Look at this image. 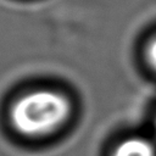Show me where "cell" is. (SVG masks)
<instances>
[{
	"label": "cell",
	"instance_id": "cell-1",
	"mask_svg": "<svg viewBox=\"0 0 156 156\" xmlns=\"http://www.w3.org/2000/svg\"><path fill=\"white\" fill-rule=\"evenodd\" d=\"M67 98L54 90H34L21 96L11 108L13 127L24 135H44L60 127L68 117Z\"/></svg>",
	"mask_w": 156,
	"mask_h": 156
},
{
	"label": "cell",
	"instance_id": "cell-2",
	"mask_svg": "<svg viewBox=\"0 0 156 156\" xmlns=\"http://www.w3.org/2000/svg\"><path fill=\"white\" fill-rule=\"evenodd\" d=\"M112 156H156V149L146 138L132 136L123 140Z\"/></svg>",
	"mask_w": 156,
	"mask_h": 156
},
{
	"label": "cell",
	"instance_id": "cell-3",
	"mask_svg": "<svg viewBox=\"0 0 156 156\" xmlns=\"http://www.w3.org/2000/svg\"><path fill=\"white\" fill-rule=\"evenodd\" d=\"M146 54H147V61H149V63L156 71V38L149 44L147 50H146Z\"/></svg>",
	"mask_w": 156,
	"mask_h": 156
}]
</instances>
